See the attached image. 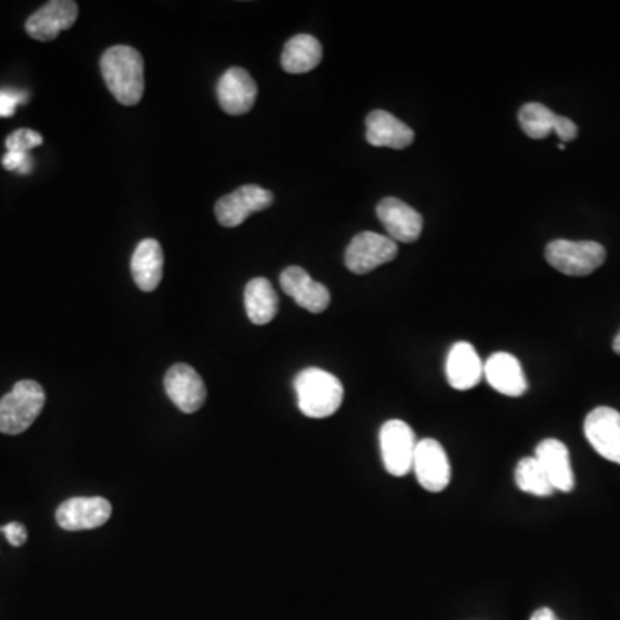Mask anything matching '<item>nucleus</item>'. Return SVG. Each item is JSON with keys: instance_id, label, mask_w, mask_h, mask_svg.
Listing matches in <instances>:
<instances>
[{"instance_id": "f257e3e1", "label": "nucleus", "mask_w": 620, "mask_h": 620, "mask_svg": "<svg viewBox=\"0 0 620 620\" xmlns=\"http://www.w3.org/2000/svg\"><path fill=\"white\" fill-rule=\"evenodd\" d=\"M101 71L109 92L120 104L136 105L142 101L145 77L143 58L136 49L128 45L111 47L102 55Z\"/></svg>"}, {"instance_id": "f03ea898", "label": "nucleus", "mask_w": 620, "mask_h": 620, "mask_svg": "<svg viewBox=\"0 0 620 620\" xmlns=\"http://www.w3.org/2000/svg\"><path fill=\"white\" fill-rule=\"evenodd\" d=\"M298 409L311 419L333 416L344 402V385L335 374L319 367H308L295 378Z\"/></svg>"}, {"instance_id": "7ed1b4c3", "label": "nucleus", "mask_w": 620, "mask_h": 620, "mask_svg": "<svg viewBox=\"0 0 620 620\" xmlns=\"http://www.w3.org/2000/svg\"><path fill=\"white\" fill-rule=\"evenodd\" d=\"M45 392L31 379L16 383L14 388L0 400V433L16 436L27 431L42 413Z\"/></svg>"}, {"instance_id": "20e7f679", "label": "nucleus", "mask_w": 620, "mask_h": 620, "mask_svg": "<svg viewBox=\"0 0 620 620\" xmlns=\"http://www.w3.org/2000/svg\"><path fill=\"white\" fill-rule=\"evenodd\" d=\"M548 264L567 276H588L606 263L607 251L597 242L553 240L545 251Z\"/></svg>"}, {"instance_id": "39448f33", "label": "nucleus", "mask_w": 620, "mask_h": 620, "mask_svg": "<svg viewBox=\"0 0 620 620\" xmlns=\"http://www.w3.org/2000/svg\"><path fill=\"white\" fill-rule=\"evenodd\" d=\"M383 464L389 475L404 478L413 470L414 454L417 439L409 424L400 419H392L383 424L379 431Z\"/></svg>"}, {"instance_id": "423d86ee", "label": "nucleus", "mask_w": 620, "mask_h": 620, "mask_svg": "<svg viewBox=\"0 0 620 620\" xmlns=\"http://www.w3.org/2000/svg\"><path fill=\"white\" fill-rule=\"evenodd\" d=\"M397 254V242L389 236L363 232L352 238L345 252V264L354 274H367L383 264L392 263Z\"/></svg>"}, {"instance_id": "0eeeda50", "label": "nucleus", "mask_w": 620, "mask_h": 620, "mask_svg": "<svg viewBox=\"0 0 620 620\" xmlns=\"http://www.w3.org/2000/svg\"><path fill=\"white\" fill-rule=\"evenodd\" d=\"M413 469L417 481L426 491L439 494L450 485V460L445 448L436 439L426 438L417 441Z\"/></svg>"}, {"instance_id": "6e6552de", "label": "nucleus", "mask_w": 620, "mask_h": 620, "mask_svg": "<svg viewBox=\"0 0 620 620\" xmlns=\"http://www.w3.org/2000/svg\"><path fill=\"white\" fill-rule=\"evenodd\" d=\"M274 195L263 186L243 185L217 201L216 217L224 227H236L254 212L271 207Z\"/></svg>"}, {"instance_id": "1a4fd4ad", "label": "nucleus", "mask_w": 620, "mask_h": 620, "mask_svg": "<svg viewBox=\"0 0 620 620\" xmlns=\"http://www.w3.org/2000/svg\"><path fill=\"white\" fill-rule=\"evenodd\" d=\"M586 439L603 459L620 466V413L612 407H597L585 420Z\"/></svg>"}, {"instance_id": "9d476101", "label": "nucleus", "mask_w": 620, "mask_h": 620, "mask_svg": "<svg viewBox=\"0 0 620 620\" xmlns=\"http://www.w3.org/2000/svg\"><path fill=\"white\" fill-rule=\"evenodd\" d=\"M519 124L522 132L532 140L547 139L550 133L559 136L560 143L572 142L578 136V126L569 118L555 114L547 105L531 102L519 111Z\"/></svg>"}, {"instance_id": "9b49d317", "label": "nucleus", "mask_w": 620, "mask_h": 620, "mask_svg": "<svg viewBox=\"0 0 620 620\" xmlns=\"http://www.w3.org/2000/svg\"><path fill=\"white\" fill-rule=\"evenodd\" d=\"M112 507L105 498H70L59 507L55 520L67 531H87L101 528L111 519Z\"/></svg>"}, {"instance_id": "f8f14e48", "label": "nucleus", "mask_w": 620, "mask_h": 620, "mask_svg": "<svg viewBox=\"0 0 620 620\" xmlns=\"http://www.w3.org/2000/svg\"><path fill=\"white\" fill-rule=\"evenodd\" d=\"M78 20V4L73 0H52L28 18L27 33L40 42H51Z\"/></svg>"}, {"instance_id": "ddd939ff", "label": "nucleus", "mask_w": 620, "mask_h": 620, "mask_svg": "<svg viewBox=\"0 0 620 620\" xmlns=\"http://www.w3.org/2000/svg\"><path fill=\"white\" fill-rule=\"evenodd\" d=\"M164 386L171 402L185 414L197 413L207 398V389L201 374L186 364H174L167 370Z\"/></svg>"}, {"instance_id": "4468645a", "label": "nucleus", "mask_w": 620, "mask_h": 620, "mask_svg": "<svg viewBox=\"0 0 620 620\" xmlns=\"http://www.w3.org/2000/svg\"><path fill=\"white\" fill-rule=\"evenodd\" d=\"M283 292L308 313L321 314L332 304V293L319 282H314L307 271L298 266L286 267L279 276Z\"/></svg>"}, {"instance_id": "2eb2a0df", "label": "nucleus", "mask_w": 620, "mask_h": 620, "mask_svg": "<svg viewBox=\"0 0 620 620\" xmlns=\"http://www.w3.org/2000/svg\"><path fill=\"white\" fill-rule=\"evenodd\" d=\"M376 214L394 242H416L423 232V216L400 199H383L376 207Z\"/></svg>"}, {"instance_id": "dca6fc26", "label": "nucleus", "mask_w": 620, "mask_h": 620, "mask_svg": "<svg viewBox=\"0 0 620 620\" xmlns=\"http://www.w3.org/2000/svg\"><path fill=\"white\" fill-rule=\"evenodd\" d=\"M217 99H220L224 112L232 116H242L254 108L255 99H257V85L248 71L232 68L221 77L220 83H217Z\"/></svg>"}, {"instance_id": "f3484780", "label": "nucleus", "mask_w": 620, "mask_h": 620, "mask_svg": "<svg viewBox=\"0 0 620 620\" xmlns=\"http://www.w3.org/2000/svg\"><path fill=\"white\" fill-rule=\"evenodd\" d=\"M485 378L505 397H520L528 392V379L519 360L507 352H497L485 363Z\"/></svg>"}, {"instance_id": "a211bd4d", "label": "nucleus", "mask_w": 620, "mask_h": 620, "mask_svg": "<svg viewBox=\"0 0 620 620\" xmlns=\"http://www.w3.org/2000/svg\"><path fill=\"white\" fill-rule=\"evenodd\" d=\"M536 460L541 464L553 489L569 494L575 489V472L570 466V455L566 445L560 439H543L535 454Z\"/></svg>"}, {"instance_id": "6ab92c4d", "label": "nucleus", "mask_w": 620, "mask_h": 620, "mask_svg": "<svg viewBox=\"0 0 620 620\" xmlns=\"http://www.w3.org/2000/svg\"><path fill=\"white\" fill-rule=\"evenodd\" d=\"M366 139L373 146H388L395 151H402L413 145L414 135L413 128L402 123L394 114L386 111L369 112L366 118Z\"/></svg>"}, {"instance_id": "aec40b11", "label": "nucleus", "mask_w": 620, "mask_h": 620, "mask_svg": "<svg viewBox=\"0 0 620 620\" xmlns=\"http://www.w3.org/2000/svg\"><path fill=\"white\" fill-rule=\"evenodd\" d=\"M485 376V364L481 363L478 352L467 342H459L451 347L447 357V378L451 388H475Z\"/></svg>"}, {"instance_id": "412c9836", "label": "nucleus", "mask_w": 620, "mask_h": 620, "mask_svg": "<svg viewBox=\"0 0 620 620\" xmlns=\"http://www.w3.org/2000/svg\"><path fill=\"white\" fill-rule=\"evenodd\" d=\"M164 273V252L161 243L154 238H146L139 243L133 252L132 274L136 286L142 292H154Z\"/></svg>"}, {"instance_id": "4be33fe9", "label": "nucleus", "mask_w": 620, "mask_h": 620, "mask_svg": "<svg viewBox=\"0 0 620 620\" xmlns=\"http://www.w3.org/2000/svg\"><path fill=\"white\" fill-rule=\"evenodd\" d=\"M323 45L313 35H295L286 42L282 54V67L286 73L304 74L319 67Z\"/></svg>"}, {"instance_id": "5701e85b", "label": "nucleus", "mask_w": 620, "mask_h": 620, "mask_svg": "<svg viewBox=\"0 0 620 620\" xmlns=\"http://www.w3.org/2000/svg\"><path fill=\"white\" fill-rule=\"evenodd\" d=\"M277 305L279 298L266 277H254L245 286L247 316L257 326H264L276 317Z\"/></svg>"}, {"instance_id": "b1692460", "label": "nucleus", "mask_w": 620, "mask_h": 620, "mask_svg": "<svg viewBox=\"0 0 620 620\" xmlns=\"http://www.w3.org/2000/svg\"><path fill=\"white\" fill-rule=\"evenodd\" d=\"M516 485L520 491L535 497H550L555 489L536 457H525L516 467Z\"/></svg>"}, {"instance_id": "393cba45", "label": "nucleus", "mask_w": 620, "mask_h": 620, "mask_svg": "<svg viewBox=\"0 0 620 620\" xmlns=\"http://www.w3.org/2000/svg\"><path fill=\"white\" fill-rule=\"evenodd\" d=\"M43 139L40 133L33 132V130H16L14 133L8 136L6 140V149L8 152H21V154H28L31 149L42 145Z\"/></svg>"}, {"instance_id": "a878e982", "label": "nucleus", "mask_w": 620, "mask_h": 620, "mask_svg": "<svg viewBox=\"0 0 620 620\" xmlns=\"http://www.w3.org/2000/svg\"><path fill=\"white\" fill-rule=\"evenodd\" d=\"M27 101V93L14 90H0V118L12 116L18 105Z\"/></svg>"}, {"instance_id": "bb28decb", "label": "nucleus", "mask_w": 620, "mask_h": 620, "mask_svg": "<svg viewBox=\"0 0 620 620\" xmlns=\"http://www.w3.org/2000/svg\"><path fill=\"white\" fill-rule=\"evenodd\" d=\"M2 166L8 171H18L21 174H28L33 167L30 154H21V152H8L2 159Z\"/></svg>"}, {"instance_id": "cd10ccee", "label": "nucleus", "mask_w": 620, "mask_h": 620, "mask_svg": "<svg viewBox=\"0 0 620 620\" xmlns=\"http://www.w3.org/2000/svg\"><path fill=\"white\" fill-rule=\"evenodd\" d=\"M0 532H4L6 540L12 545V547H23L28 540V531L21 522H9V525L2 526Z\"/></svg>"}, {"instance_id": "c85d7f7f", "label": "nucleus", "mask_w": 620, "mask_h": 620, "mask_svg": "<svg viewBox=\"0 0 620 620\" xmlns=\"http://www.w3.org/2000/svg\"><path fill=\"white\" fill-rule=\"evenodd\" d=\"M531 620H559L551 609H540L532 613Z\"/></svg>"}, {"instance_id": "c756f323", "label": "nucleus", "mask_w": 620, "mask_h": 620, "mask_svg": "<svg viewBox=\"0 0 620 620\" xmlns=\"http://www.w3.org/2000/svg\"><path fill=\"white\" fill-rule=\"evenodd\" d=\"M613 352H616L617 355H620V332L617 333L616 338H613Z\"/></svg>"}, {"instance_id": "7c9ffc66", "label": "nucleus", "mask_w": 620, "mask_h": 620, "mask_svg": "<svg viewBox=\"0 0 620 620\" xmlns=\"http://www.w3.org/2000/svg\"><path fill=\"white\" fill-rule=\"evenodd\" d=\"M566 149V143H559V151H563Z\"/></svg>"}]
</instances>
